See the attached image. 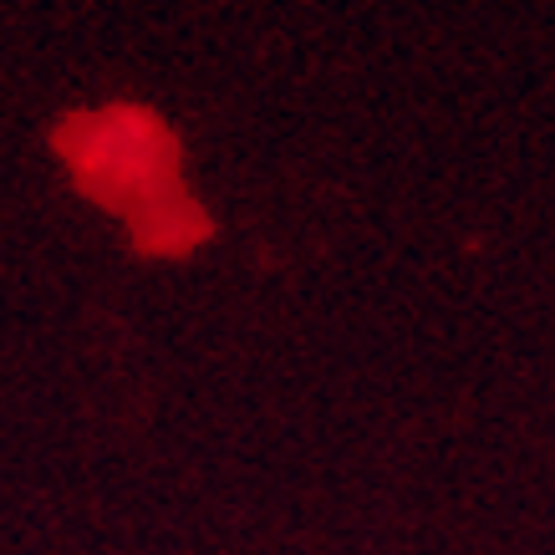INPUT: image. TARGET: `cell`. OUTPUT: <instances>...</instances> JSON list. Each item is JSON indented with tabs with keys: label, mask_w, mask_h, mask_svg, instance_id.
<instances>
[{
	"label": "cell",
	"mask_w": 555,
	"mask_h": 555,
	"mask_svg": "<svg viewBox=\"0 0 555 555\" xmlns=\"http://www.w3.org/2000/svg\"><path fill=\"white\" fill-rule=\"evenodd\" d=\"M67 164L87 184V194L113 209H133L138 173L153 184V173L173 179V143L164 122L143 118V113H113L102 122H72L67 128Z\"/></svg>",
	"instance_id": "6da1fadb"
}]
</instances>
